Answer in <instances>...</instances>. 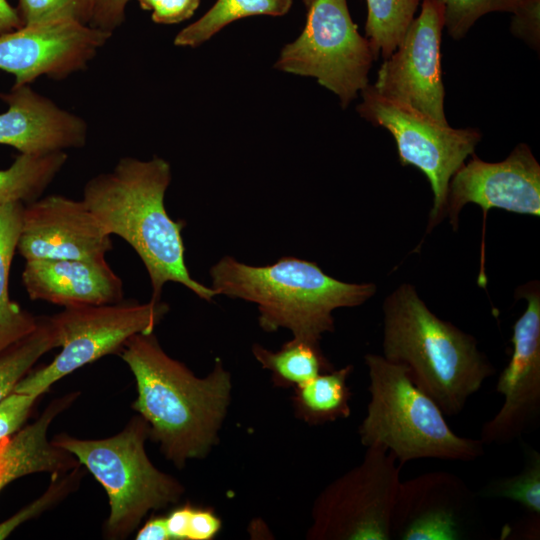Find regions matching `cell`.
Masks as SVG:
<instances>
[{
	"label": "cell",
	"mask_w": 540,
	"mask_h": 540,
	"mask_svg": "<svg viewBox=\"0 0 540 540\" xmlns=\"http://www.w3.org/2000/svg\"><path fill=\"white\" fill-rule=\"evenodd\" d=\"M364 359L370 401L358 429L362 445L386 449L402 466L423 458L473 461L483 455L482 441L457 435L403 364L372 353Z\"/></svg>",
	"instance_id": "5"
},
{
	"label": "cell",
	"mask_w": 540,
	"mask_h": 540,
	"mask_svg": "<svg viewBox=\"0 0 540 540\" xmlns=\"http://www.w3.org/2000/svg\"><path fill=\"white\" fill-rule=\"evenodd\" d=\"M80 472L78 465L66 473L52 475V482L44 494L0 523V540L8 537L19 525L47 510L75 489L81 478Z\"/></svg>",
	"instance_id": "29"
},
{
	"label": "cell",
	"mask_w": 540,
	"mask_h": 540,
	"mask_svg": "<svg viewBox=\"0 0 540 540\" xmlns=\"http://www.w3.org/2000/svg\"><path fill=\"white\" fill-rule=\"evenodd\" d=\"M306 7L303 31L282 48L275 68L314 77L346 107L368 86V73L377 56L359 34L346 0H310Z\"/></svg>",
	"instance_id": "9"
},
{
	"label": "cell",
	"mask_w": 540,
	"mask_h": 540,
	"mask_svg": "<svg viewBox=\"0 0 540 540\" xmlns=\"http://www.w3.org/2000/svg\"><path fill=\"white\" fill-rule=\"evenodd\" d=\"M467 203L540 216V165L526 144L517 145L501 162L479 159L474 153L452 176L444 215L456 231L459 212Z\"/></svg>",
	"instance_id": "15"
},
{
	"label": "cell",
	"mask_w": 540,
	"mask_h": 540,
	"mask_svg": "<svg viewBox=\"0 0 540 540\" xmlns=\"http://www.w3.org/2000/svg\"><path fill=\"white\" fill-rule=\"evenodd\" d=\"M383 357L403 364L445 416H455L494 373L475 338L437 317L410 284L383 303Z\"/></svg>",
	"instance_id": "3"
},
{
	"label": "cell",
	"mask_w": 540,
	"mask_h": 540,
	"mask_svg": "<svg viewBox=\"0 0 540 540\" xmlns=\"http://www.w3.org/2000/svg\"><path fill=\"white\" fill-rule=\"evenodd\" d=\"M16 8L8 0H0V35L22 27Z\"/></svg>",
	"instance_id": "38"
},
{
	"label": "cell",
	"mask_w": 540,
	"mask_h": 540,
	"mask_svg": "<svg viewBox=\"0 0 540 540\" xmlns=\"http://www.w3.org/2000/svg\"><path fill=\"white\" fill-rule=\"evenodd\" d=\"M168 311L167 303L153 299L64 308L48 317L60 352L46 366L29 372L13 391L40 397L75 370L120 351L131 337L153 333Z\"/></svg>",
	"instance_id": "7"
},
{
	"label": "cell",
	"mask_w": 540,
	"mask_h": 540,
	"mask_svg": "<svg viewBox=\"0 0 540 540\" xmlns=\"http://www.w3.org/2000/svg\"><path fill=\"white\" fill-rule=\"evenodd\" d=\"M192 507L187 503L165 516L171 540H188V521Z\"/></svg>",
	"instance_id": "36"
},
{
	"label": "cell",
	"mask_w": 540,
	"mask_h": 540,
	"mask_svg": "<svg viewBox=\"0 0 540 540\" xmlns=\"http://www.w3.org/2000/svg\"><path fill=\"white\" fill-rule=\"evenodd\" d=\"M73 392L53 400L33 423L9 437L1 455L0 491L34 473L63 474L79 465L68 451L48 440L52 421L77 398Z\"/></svg>",
	"instance_id": "19"
},
{
	"label": "cell",
	"mask_w": 540,
	"mask_h": 540,
	"mask_svg": "<svg viewBox=\"0 0 540 540\" xmlns=\"http://www.w3.org/2000/svg\"><path fill=\"white\" fill-rule=\"evenodd\" d=\"M171 178V166L161 157L126 156L111 171L89 179L82 200L109 235L119 236L135 250L150 279L151 299L161 300L163 286L176 282L212 302L216 291L193 279L186 266L185 222L173 220L166 211Z\"/></svg>",
	"instance_id": "2"
},
{
	"label": "cell",
	"mask_w": 540,
	"mask_h": 540,
	"mask_svg": "<svg viewBox=\"0 0 540 540\" xmlns=\"http://www.w3.org/2000/svg\"><path fill=\"white\" fill-rule=\"evenodd\" d=\"M24 206L20 202L0 206V352L33 332L40 318L14 302L8 290Z\"/></svg>",
	"instance_id": "20"
},
{
	"label": "cell",
	"mask_w": 540,
	"mask_h": 540,
	"mask_svg": "<svg viewBox=\"0 0 540 540\" xmlns=\"http://www.w3.org/2000/svg\"><path fill=\"white\" fill-rule=\"evenodd\" d=\"M137 540H171L165 517H154L149 519L140 527L135 535Z\"/></svg>",
	"instance_id": "37"
},
{
	"label": "cell",
	"mask_w": 540,
	"mask_h": 540,
	"mask_svg": "<svg viewBox=\"0 0 540 540\" xmlns=\"http://www.w3.org/2000/svg\"><path fill=\"white\" fill-rule=\"evenodd\" d=\"M120 356L136 381L132 408L165 458L180 469L206 457L219 441L231 401V375L222 361L216 359L206 377H197L163 350L154 332L131 337Z\"/></svg>",
	"instance_id": "1"
},
{
	"label": "cell",
	"mask_w": 540,
	"mask_h": 540,
	"mask_svg": "<svg viewBox=\"0 0 540 540\" xmlns=\"http://www.w3.org/2000/svg\"><path fill=\"white\" fill-rule=\"evenodd\" d=\"M149 427L139 415L108 438L80 439L59 434L52 443L71 453L102 485L109 501L105 530L121 539L135 531L150 512L176 504L183 485L149 459L145 442Z\"/></svg>",
	"instance_id": "6"
},
{
	"label": "cell",
	"mask_w": 540,
	"mask_h": 540,
	"mask_svg": "<svg viewBox=\"0 0 540 540\" xmlns=\"http://www.w3.org/2000/svg\"><path fill=\"white\" fill-rule=\"evenodd\" d=\"M7 110L0 113V144L28 155H44L83 148L88 124L30 85L14 86L1 92Z\"/></svg>",
	"instance_id": "17"
},
{
	"label": "cell",
	"mask_w": 540,
	"mask_h": 540,
	"mask_svg": "<svg viewBox=\"0 0 540 540\" xmlns=\"http://www.w3.org/2000/svg\"><path fill=\"white\" fill-rule=\"evenodd\" d=\"M143 10L151 11L158 24H177L191 18L200 0H138Z\"/></svg>",
	"instance_id": "32"
},
{
	"label": "cell",
	"mask_w": 540,
	"mask_h": 540,
	"mask_svg": "<svg viewBox=\"0 0 540 540\" xmlns=\"http://www.w3.org/2000/svg\"><path fill=\"white\" fill-rule=\"evenodd\" d=\"M38 398L12 391L0 400V440L11 437L20 429Z\"/></svg>",
	"instance_id": "31"
},
{
	"label": "cell",
	"mask_w": 540,
	"mask_h": 540,
	"mask_svg": "<svg viewBox=\"0 0 540 540\" xmlns=\"http://www.w3.org/2000/svg\"><path fill=\"white\" fill-rule=\"evenodd\" d=\"M444 7V27L454 39H460L483 15L505 12V0H437Z\"/></svg>",
	"instance_id": "30"
},
{
	"label": "cell",
	"mask_w": 540,
	"mask_h": 540,
	"mask_svg": "<svg viewBox=\"0 0 540 540\" xmlns=\"http://www.w3.org/2000/svg\"><path fill=\"white\" fill-rule=\"evenodd\" d=\"M402 465L380 446L327 485L315 499L310 540H391V520Z\"/></svg>",
	"instance_id": "8"
},
{
	"label": "cell",
	"mask_w": 540,
	"mask_h": 540,
	"mask_svg": "<svg viewBox=\"0 0 540 540\" xmlns=\"http://www.w3.org/2000/svg\"><path fill=\"white\" fill-rule=\"evenodd\" d=\"M540 5V0H505V12L515 13L518 10Z\"/></svg>",
	"instance_id": "39"
},
{
	"label": "cell",
	"mask_w": 540,
	"mask_h": 540,
	"mask_svg": "<svg viewBox=\"0 0 540 540\" xmlns=\"http://www.w3.org/2000/svg\"><path fill=\"white\" fill-rule=\"evenodd\" d=\"M217 295L255 303L266 332L289 329L293 337L320 343L334 331L332 312L355 307L371 298L372 283H347L331 277L315 263L285 256L266 266H252L224 256L210 269Z\"/></svg>",
	"instance_id": "4"
},
{
	"label": "cell",
	"mask_w": 540,
	"mask_h": 540,
	"mask_svg": "<svg viewBox=\"0 0 540 540\" xmlns=\"http://www.w3.org/2000/svg\"><path fill=\"white\" fill-rule=\"evenodd\" d=\"M112 246L82 199L54 194L24 206L17 252L26 261L100 259Z\"/></svg>",
	"instance_id": "16"
},
{
	"label": "cell",
	"mask_w": 540,
	"mask_h": 540,
	"mask_svg": "<svg viewBox=\"0 0 540 540\" xmlns=\"http://www.w3.org/2000/svg\"><path fill=\"white\" fill-rule=\"evenodd\" d=\"M353 365L321 373L294 388L292 403L297 418L308 425H323L349 417L351 390L347 379Z\"/></svg>",
	"instance_id": "21"
},
{
	"label": "cell",
	"mask_w": 540,
	"mask_h": 540,
	"mask_svg": "<svg viewBox=\"0 0 540 540\" xmlns=\"http://www.w3.org/2000/svg\"><path fill=\"white\" fill-rule=\"evenodd\" d=\"M482 493L485 497L515 501L531 515L540 516V453L527 449L521 472L491 481Z\"/></svg>",
	"instance_id": "27"
},
{
	"label": "cell",
	"mask_w": 540,
	"mask_h": 540,
	"mask_svg": "<svg viewBox=\"0 0 540 540\" xmlns=\"http://www.w3.org/2000/svg\"><path fill=\"white\" fill-rule=\"evenodd\" d=\"M420 0H366V39L374 53L387 59L396 50L414 19Z\"/></svg>",
	"instance_id": "25"
},
{
	"label": "cell",
	"mask_w": 540,
	"mask_h": 540,
	"mask_svg": "<svg viewBox=\"0 0 540 540\" xmlns=\"http://www.w3.org/2000/svg\"><path fill=\"white\" fill-rule=\"evenodd\" d=\"M476 498L458 476L435 471L401 481L391 520V539L459 540L472 530Z\"/></svg>",
	"instance_id": "14"
},
{
	"label": "cell",
	"mask_w": 540,
	"mask_h": 540,
	"mask_svg": "<svg viewBox=\"0 0 540 540\" xmlns=\"http://www.w3.org/2000/svg\"><path fill=\"white\" fill-rule=\"evenodd\" d=\"M130 0H91L89 26L111 35L124 23Z\"/></svg>",
	"instance_id": "33"
},
{
	"label": "cell",
	"mask_w": 540,
	"mask_h": 540,
	"mask_svg": "<svg viewBox=\"0 0 540 540\" xmlns=\"http://www.w3.org/2000/svg\"><path fill=\"white\" fill-rule=\"evenodd\" d=\"M221 526V519L212 509L193 506L188 521V540H211Z\"/></svg>",
	"instance_id": "34"
},
{
	"label": "cell",
	"mask_w": 540,
	"mask_h": 540,
	"mask_svg": "<svg viewBox=\"0 0 540 540\" xmlns=\"http://www.w3.org/2000/svg\"><path fill=\"white\" fill-rule=\"evenodd\" d=\"M57 348L55 333L48 317H40L36 329L0 352V400L10 394L36 362Z\"/></svg>",
	"instance_id": "26"
},
{
	"label": "cell",
	"mask_w": 540,
	"mask_h": 540,
	"mask_svg": "<svg viewBox=\"0 0 540 540\" xmlns=\"http://www.w3.org/2000/svg\"><path fill=\"white\" fill-rule=\"evenodd\" d=\"M15 8L23 26L57 19L88 25L91 0H18Z\"/></svg>",
	"instance_id": "28"
},
{
	"label": "cell",
	"mask_w": 540,
	"mask_h": 540,
	"mask_svg": "<svg viewBox=\"0 0 540 540\" xmlns=\"http://www.w3.org/2000/svg\"><path fill=\"white\" fill-rule=\"evenodd\" d=\"M515 296L524 298L527 306L513 326L512 355L496 384L504 402L481 429L484 445L511 443L535 428L540 418L539 282L518 287Z\"/></svg>",
	"instance_id": "11"
},
{
	"label": "cell",
	"mask_w": 540,
	"mask_h": 540,
	"mask_svg": "<svg viewBox=\"0 0 540 540\" xmlns=\"http://www.w3.org/2000/svg\"><path fill=\"white\" fill-rule=\"evenodd\" d=\"M22 283L31 300L63 308L124 299L123 282L106 258L26 261Z\"/></svg>",
	"instance_id": "18"
},
{
	"label": "cell",
	"mask_w": 540,
	"mask_h": 540,
	"mask_svg": "<svg viewBox=\"0 0 540 540\" xmlns=\"http://www.w3.org/2000/svg\"><path fill=\"white\" fill-rule=\"evenodd\" d=\"M362 97L357 107L360 116L391 133L403 166L412 165L426 175L433 192L430 231L445 216L450 180L474 153L481 133L472 128H452L448 123L382 96L370 85L362 91Z\"/></svg>",
	"instance_id": "10"
},
{
	"label": "cell",
	"mask_w": 540,
	"mask_h": 540,
	"mask_svg": "<svg viewBox=\"0 0 540 540\" xmlns=\"http://www.w3.org/2000/svg\"><path fill=\"white\" fill-rule=\"evenodd\" d=\"M67 159L66 152L19 154L8 168L0 170V206L15 202L27 205L42 197Z\"/></svg>",
	"instance_id": "23"
},
{
	"label": "cell",
	"mask_w": 540,
	"mask_h": 540,
	"mask_svg": "<svg viewBox=\"0 0 540 540\" xmlns=\"http://www.w3.org/2000/svg\"><path fill=\"white\" fill-rule=\"evenodd\" d=\"M511 30L530 43H539L540 5L513 13Z\"/></svg>",
	"instance_id": "35"
},
{
	"label": "cell",
	"mask_w": 540,
	"mask_h": 540,
	"mask_svg": "<svg viewBox=\"0 0 540 540\" xmlns=\"http://www.w3.org/2000/svg\"><path fill=\"white\" fill-rule=\"evenodd\" d=\"M309 1H310V0H304L305 5H306Z\"/></svg>",
	"instance_id": "41"
},
{
	"label": "cell",
	"mask_w": 540,
	"mask_h": 540,
	"mask_svg": "<svg viewBox=\"0 0 540 540\" xmlns=\"http://www.w3.org/2000/svg\"><path fill=\"white\" fill-rule=\"evenodd\" d=\"M111 36L73 19L24 25L0 35V70L15 77L14 86L65 79L86 69Z\"/></svg>",
	"instance_id": "13"
},
{
	"label": "cell",
	"mask_w": 540,
	"mask_h": 540,
	"mask_svg": "<svg viewBox=\"0 0 540 540\" xmlns=\"http://www.w3.org/2000/svg\"><path fill=\"white\" fill-rule=\"evenodd\" d=\"M252 354L263 369L270 371L272 383L282 388H295L334 369L323 354L320 343L295 337L278 351H270L255 343Z\"/></svg>",
	"instance_id": "22"
},
{
	"label": "cell",
	"mask_w": 540,
	"mask_h": 540,
	"mask_svg": "<svg viewBox=\"0 0 540 540\" xmlns=\"http://www.w3.org/2000/svg\"><path fill=\"white\" fill-rule=\"evenodd\" d=\"M8 438L6 439H1L0 440V476H1V471H2V467H1V455H2V452H3V449H4V446L7 442Z\"/></svg>",
	"instance_id": "40"
},
{
	"label": "cell",
	"mask_w": 540,
	"mask_h": 540,
	"mask_svg": "<svg viewBox=\"0 0 540 540\" xmlns=\"http://www.w3.org/2000/svg\"><path fill=\"white\" fill-rule=\"evenodd\" d=\"M293 0H217L198 20L183 28L174 38L179 47H198L226 25L254 15L281 16Z\"/></svg>",
	"instance_id": "24"
},
{
	"label": "cell",
	"mask_w": 540,
	"mask_h": 540,
	"mask_svg": "<svg viewBox=\"0 0 540 540\" xmlns=\"http://www.w3.org/2000/svg\"><path fill=\"white\" fill-rule=\"evenodd\" d=\"M444 7L423 0L396 50L382 63L372 87L382 96L408 105L442 123L444 86L441 72V33Z\"/></svg>",
	"instance_id": "12"
}]
</instances>
